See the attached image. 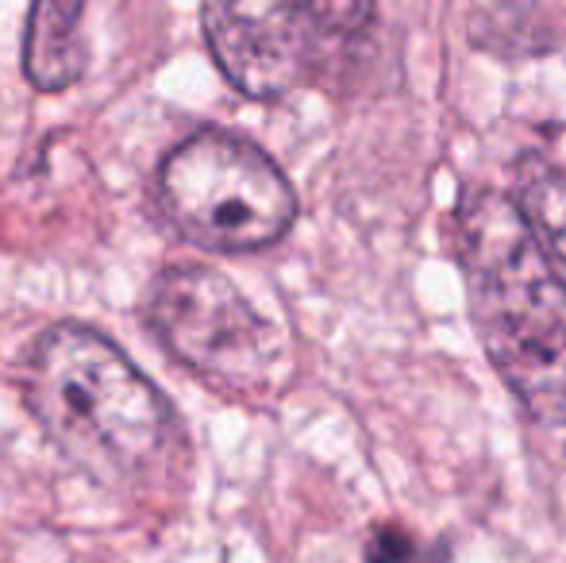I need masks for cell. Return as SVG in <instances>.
<instances>
[{
  "mask_svg": "<svg viewBox=\"0 0 566 563\" xmlns=\"http://www.w3.org/2000/svg\"><path fill=\"white\" fill-rule=\"evenodd\" d=\"M23 402L46 440L105 490L143 487L178 444L166 394L124 347L82 321H59L35 336Z\"/></svg>",
  "mask_w": 566,
  "mask_h": 563,
  "instance_id": "1",
  "label": "cell"
},
{
  "mask_svg": "<svg viewBox=\"0 0 566 563\" xmlns=\"http://www.w3.org/2000/svg\"><path fill=\"white\" fill-rule=\"evenodd\" d=\"M470 316L497 375L544 425H566V285L513 197L482 189L459 212Z\"/></svg>",
  "mask_w": 566,
  "mask_h": 563,
  "instance_id": "2",
  "label": "cell"
},
{
  "mask_svg": "<svg viewBox=\"0 0 566 563\" xmlns=\"http://www.w3.org/2000/svg\"><path fill=\"white\" fill-rule=\"evenodd\" d=\"M155 194L181 240L217 256L270 248L297 220V194L282 166L224 128L181 139L158 166Z\"/></svg>",
  "mask_w": 566,
  "mask_h": 563,
  "instance_id": "3",
  "label": "cell"
},
{
  "mask_svg": "<svg viewBox=\"0 0 566 563\" xmlns=\"http://www.w3.org/2000/svg\"><path fill=\"white\" fill-rule=\"evenodd\" d=\"M143 321L170 359L217 390L266 398L282 386L290 363L285 336L217 267H163L147 285Z\"/></svg>",
  "mask_w": 566,
  "mask_h": 563,
  "instance_id": "4",
  "label": "cell"
},
{
  "mask_svg": "<svg viewBox=\"0 0 566 563\" xmlns=\"http://www.w3.org/2000/svg\"><path fill=\"white\" fill-rule=\"evenodd\" d=\"M201 31L228 85L251 101L285 97L328 62L316 0H201Z\"/></svg>",
  "mask_w": 566,
  "mask_h": 563,
  "instance_id": "5",
  "label": "cell"
},
{
  "mask_svg": "<svg viewBox=\"0 0 566 563\" xmlns=\"http://www.w3.org/2000/svg\"><path fill=\"white\" fill-rule=\"evenodd\" d=\"M90 0H31L23 28V77L39 93H62L82 82L90 46L82 39V15Z\"/></svg>",
  "mask_w": 566,
  "mask_h": 563,
  "instance_id": "6",
  "label": "cell"
},
{
  "mask_svg": "<svg viewBox=\"0 0 566 563\" xmlns=\"http://www.w3.org/2000/svg\"><path fill=\"white\" fill-rule=\"evenodd\" d=\"M516 205L539 243L566 267V174L544 158H524L516 174Z\"/></svg>",
  "mask_w": 566,
  "mask_h": 563,
  "instance_id": "7",
  "label": "cell"
},
{
  "mask_svg": "<svg viewBox=\"0 0 566 563\" xmlns=\"http://www.w3.org/2000/svg\"><path fill=\"white\" fill-rule=\"evenodd\" d=\"M366 563H420V549L405 529L381 525L366 541Z\"/></svg>",
  "mask_w": 566,
  "mask_h": 563,
  "instance_id": "8",
  "label": "cell"
}]
</instances>
